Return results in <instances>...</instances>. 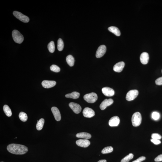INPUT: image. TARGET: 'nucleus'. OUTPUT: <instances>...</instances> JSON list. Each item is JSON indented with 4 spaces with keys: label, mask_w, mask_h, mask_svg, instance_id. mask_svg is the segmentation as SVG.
<instances>
[{
    "label": "nucleus",
    "mask_w": 162,
    "mask_h": 162,
    "mask_svg": "<svg viewBox=\"0 0 162 162\" xmlns=\"http://www.w3.org/2000/svg\"><path fill=\"white\" fill-rule=\"evenodd\" d=\"M120 123V119L118 116L113 117L110 119L109 121V125L111 127L117 126H118Z\"/></svg>",
    "instance_id": "obj_14"
},
{
    "label": "nucleus",
    "mask_w": 162,
    "mask_h": 162,
    "mask_svg": "<svg viewBox=\"0 0 162 162\" xmlns=\"http://www.w3.org/2000/svg\"><path fill=\"white\" fill-rule=\"evenodd\" d=\"M67 63L70 66H73L74 65L75 61L74 57L71 55H68L66 57Z\"/></svg>",
    "instance_id": "obj_21"
},
{
    "label": "nucleus",
    "mask_w": 162,
    "mask_h": 162,
    "mask_svg": "<svg viewBox=\"0 0 162 162\" xmlns=\"http://www.w3.org/2000/svg\"><path fill=\"white\" fill-rule=\"evenodd\" d=\"M45 123V120L43 118L40 119L37 123L36 127L38 130H41L42 129Z\"/></svg>",
    "instance_id": "obj_22"
},
{
    "label": "nucleus",
    "mask_w": 162,
    "mask_h": 162,
    "mask_svg": "<svg viewBox=\"0 0 162 162\" xmlns=\"http://www.w3.org/2000/svg\"><path fill=\"white\" fill-rule=\"evenodd\" d=\"M69 106L75 113L76 114L79 113L82 111V107L78 104L71 102L69 104Z\"/></svg>",
    "instance_id": "obj_8"
},
{
    "label": "nucleus",
    "mask_w": 162,
    "mask_h": 162,
    "mask_svg": "<svg viewBox=\"0 0 162 162\" xmlns=\"http://www.w3.org/2000/svg\"><path fill=\"white\" fill-rule=\"evenodd\" d=\"M106 51V47L105 45L100 46L97 49L96 53V56L97 58H100L103 56Z\"/></svg>",
    "instance_id": "obj_7"
},
{
    "label": "nucleus",
    "mask_w": 162,
    "mask_h": 162,
    "mask_svg": "<svg viewBox=\"0 0 162 162\" xmlns=\"http://www.w3.org/2000/svg\"><path fill=\"white\" fill-rule=\"evenodd\" d=\"M98 162H107V161L106 160H99Z\"/></svg>",
    "instance_id": "obj_36"
},
{
    "label": "nucleus",
    "mask_w": 162,
    "mask_h": 162,
    "mask_svg": "<svg viewBox=\"0 0 162 162\" xmlns=\"http://www.w3.org/2000/svg\"><path fill=\"white\" fill-rule=\"evenodd\" d=\"M155 83L157 85H162V77L158 78L155 80Z\"/></svg>",
    "instance_id": "obj_32"
},
{
    "label": "nucleus",
    "mask_w": 162,
    "mask_h": 162,
    "mask_svg": "<svg viewBox=\"0 0 162 162\" xmlns=\"http://www.w3.org/2000/svg\"><path fill=\"white\" fill-rule=\"evenodd\" d=\"M5 113L8 117H10L12 115V112L11 109L8 105H4L3 108Z\"/></svg>",
    "instance_id": "obj_23"
},
{
    "label": "nucleus",
    "mask_w": 162,
    "mask_h": 162,
    "mask_svg": "<svg viewBox=\"0 0 162 162\" xmlns=\"http://www.w3.org/2000/svg\"><path fill=\"white\" fill-rule=\"evenodd\" d=\"M151 141L154 144L158 145L161 143V142L159 140L154 139H151Z\"/></svg>",
    "instance_id": "obj_34"
},
{
    "label": "nucleus",
    "mask_w": 162,
    "mask_h": 162,
    "mask_svg": "<svg viewBox=\"0 0 162 162\" xmlns=\"http://www.w3.org/2000/svg\"><path fill=\"white\" fill-rule=\"evenodd\" d=\"M55 81L53 80H43L42 82V86L45 88H52L56 85Z\"/></svg>",
    "instance_id": "obj_13"
},
{
    "label": "nucleus",
    "mask_w": 162,
    "mask_h": 162,
    "mask_svg": "<svg viewBox=\"0 0 162 162\" xmlns=\"http://www.w3.org/2000/svg\"><path fill=\"white\" fill-rule=\"evenodd\" d=\"M140 60L143 64H147L149 60V55L148 53L146 52L142 53L140 56Z\"/></svg>",
    "instance_id": "obj_16"
},
{
    "label": "nucleus",
    "mask_w": 162,
    "mask_h": 162,
    "mask_svg": "<svg viewBox=\"0 0 162 162\" xmlns=\"http://www.w3.org/2000/svg\"><path fill=\"white\" fill-rule=\"evenodd\" d=\"M84 98L89 103H93L95 102L98 99V96L95 93H91L86 94L84 96Z\"/></svg>",
    "instance_id": "obj_4"
},
{
    "label": "nucleus",
    "mask_w": 162,
    "mask_h": 162,
    "mask_svg": "<svg viewBox=\"0 0 162 162\" xmlns=\"http://www.w3.org/2000/svg\"><path fill=\"white\" fill-rule=\"evenodd\" d=\"M102 93L105 96L108 97H112L115 94L114 90L108 87H104L102 88Z\"/></svg>",
    "instance_id": "obj_10"
},
{
    "label": "nucleus",
    "mask_w": 162,
    "mask_h": 162,
    "mask_svg": "<svg viewBox=\"0 0 162 162\" xmlns=\"http://www.w3.org/2000/svg\"><path fill=\"white\" fill-rule=\"evenodd\" d=\"M50 69L51 71L55 72H58L60 71V69L58 66L55 65H52L50 67Z\"/></svg>",
    "instance_id": "obj_29"
},
{
    "label": "nucleus",
    "mask_w": 162,
    "mask_h": 162,
    "mask_svg": "<svg viewBox=\"0 0 162 162\" xmlns=\"http://www.w3.org/2000/svg\"><path fill=\"white\" fill-rule=\"evenodd\" d=\"M76 144L78 146L83 147H87L91 144L90 142L86 139H79L76 141Z\"/></svg>",
    "instance_id": "obj_12"
},
{
    "label": "nucleus",
    "mask_w": 162,
    "mask_h": 162,
    "mask_svg": "<svg viewBox=\"0 0 162 162\" xmlns=\"http://www.w3.org/2000/svg\"><path fill=\"white\" fill-rule=\"evenodd\" d=\"M13 14L16 18L23 22L28 23L30 21L29 18L28 17L24 15L19 12L14 11L13 12Z\"/></svg>",
    "instance_id": "obj_5"
},
{
    "label": "nucleus",
    "mask_w": 162,
    "mask_h": 162,
    "mask_svg": "<svg viewBox=\"0 0 162 162\" xmlns=\"http://www.w3.org/2000/svg\"><path fill=\"white\" fill-rule=\"evenodd\" d=\"M142 121L141 114L139 112H136L133 115L131 118V122L133 126L137 127L140 126Z\"/></svg>",
    "instance_id": "obj_2"
},
{
    "label": "nucleus",
    "mask_w": 162,
    "mask_h": 162,
    "mask_svg": "<svg viewBox=\"0 0 162 162\" xmlns=\"http://www.w3.org/2000/svg\"><path fill=\"white\" fill-rule=\"evenodd\" d=\"M134 155L132 153H129V155L126 156L122 159L121 162H128L130 160L132 159L133 158Z\"/></svg>",
    "instance_id": "obj_28"
},
{
    "label": "nucleus",
    "mask_w": 162,
    "mask_h": 162,
    "mask_svg": "<svg viewBox=\"0 0 162 162\" xmlns=\"http://www.w3.org/2000/svg\"><path fill=\"white\" fill-rule=\"evenodd\" d=\"M108 30L111 33H113L117 36H120L121 34L120 30L117 27L111 26L108 28Z\"/></svg>",
    "instance_id": "obj_20"
},
{
    "label": "nucleus",
    "mask_w": 162,
    "mask_h": 162,
    "mask_svg": "<svg viewBox=\"0 0 162 162\" xmlns=\"http://www.w3.org/2000/svg\"><path fill=\"white\" fill-rule=\"evenodd\" d=\"M155 161L156 162H159L162 161V154L157 156L156 158L155 159Z\"/></svg>",
    "instance_id": "obj_35"
},
{
    "label": "nucleus",
    "mask_w": 162,
    "mask_h": 162,
    "mask_svg": "<svg viewBox=\"0 0 162 162\" xmlns=\"http://www.w3.org/2000/svg\"><path fill=\"white\" fill-rule=\"evenodd\" d=\"M145 159V157L144 156H142L140 157L139 158H137L136 160H134V161H133L132 162H141L144 161V160Z\"/></svg>",
    "instance_id": "obj_33"
},
{
    "label": "nucleus",
    "mask_w": 162,
    "mask_h": 162,
    "mask_svg": "<svg viewBox=\"0 0 162 162\" xmlns=\"http://www.w3.org/2000/svg\"><path fill=\"white\" fill-rule=\"evenodd\" d=\"M76 136L78 138H83L87 139L91 138V135L89 133L82 132L78 133L76 134Z\"/></svg>",
    "instance_id": "obj_18"
},
{
    "label": "nucleus",
    "mask_w": 162,
    "mask_h": 162,
    "mask_svg": "<svg viewBox=\"0 0 162 162\" xmlns=\"http://www.w3.org/2000/svg\"><path fill=\"white\" fill-rule=\"evenodd\" d=\"M80 94L77 92H73L66 95L65 97L68 98H72L76 99L80 97Z\"/></svg>",
    "instance_id": "obj_19"
},
{
    "label": "nucleus",
    "mask_w": 162,
    "mask_h": 162,
    "mask_svg": "<svg viewBox=\"0 0 162 162\" xmlns=\"http://www.w3.org/2000/svg\"><path fill=\"white\" fill-rule=\"evenodd\" d=\"M12 36L14 40L16 43L20 44L24 41L23 36L17 30H13L12 32Z\"/></svg>",
    "instance_id": "obj_3"
},
{
    "label": "nucleus",
    "mask_w": 162,
    "mask_h": 162,
    "mask_svg": "<svg viewBox=\"0 0 162 162\" xmlns=\"http://www.w3.org/2000/svg\"><path fill=\"white\" fill-rule=\"evenodd\" d=\"M51 110L56 120L59 121L61 119V116L59 110L56 107H53L51 108Z\"/></svg>",
    "instance_id": "obj_15"
},
{
    "label": "nucleus",
    "mask_w": 162,
    "mask_h": 162,
    "mask_svg": "<svg viewBox=\"0 0 162 162\" xmlns=\"http://www.w3.org/2000/svg\"><path fill=\"white\" fill-rule=\"evenodd\" d=\"M113 150V148L112 146H108L104 148L102 150V153L103 154H108L112 152Z\"/></svg>",
    "instance_id": "obj_26"
},
{
    "label": "nucleus",
    "mask_w": 162,
    "mask_h": 162,
    "mask_svg": "<svg viewBox=\"0 0 162 162\" xmlns=\"http://www.w3.org/2000/svg\"><path fill=\"white\" fill-rule=\"evenodd\" d=\"M113 102L114 101L112 99H105L101 103L100 108L101 110H103L106 109L107 107L112 105Z\"/></svg>",
    "instance_id": "obj_11"
},
{
    "label": "nucleus",
    "mask_w": 162,
    "mask_h": 162,
    "mask_svg": "<svg viewBox=\"0 0 162 162\" xmlns=\"http://www.w3.org/2000/svg\"></svg>",
    "instance_id": "obj_38"
},
{
    "label": "nucleus",
    "mask_w": 162,
    "mask_h": 162,
    "mask_svg": "<svg viewBox=\"0 0 162 162\" xmlns=\"http://www.w3.org/2000/svg\"><path fill=\"white\" fill-rule=\"evenodd\" d=\"M139 92L137 90H131L129 91L126 94V99L128 101H132L137 97Z\"/></svg>",
    "instance_id": "obj_6"
},
{
    "label": "nucleus",
    "mask_w": 162,
    "mask_h": 162,
    "mask_svg": "<svg viewBox=\"0 0 162 162\" xmlns=\"http://www.w3.org/2000/svg\"><path fill=\"white\" fill-rule=\"evenodd\" d=\"M83 114L84 117L89 118L94 117L95 115L94 111L91 108L88 107L84 109Z\"/></svg>",
    "instance_id": "obj_9"
},
{
    "label": "nucleus",
    "mask_w": 162,
    "mask_h": 162,
    "mask_svg": "<svg viewBox=\"0 0 162 162\" xmlns=\"http://www.w3.org/2000/svg\"><path fill=\"white\" fill-rule=\"evenodd\" d=\"M151 137L154 139L159 140L161 138V136L160 134L157 133L152 134L151 135Z\"/></svg>",
    "instance_id": "obj_30"
},
{
    "label": "nucleus",
    "mask_w": 162,
    "mask_h": 162,
    "mask_svg": "<svg viewBox=\"0 0 162 162\" xmlns=\"http://www.w3.org/2000/svg\"><path fill=\"white\" fill-rule=\"evenodd\" d=\"M8 151L11 153L16 155H23L28 152V148L23 145L12 143L7 147Z\"/></svg>",
    "instance_id": "obj_1"
},
{
    "label": "nucleus",
    "mask_w": 162,
    "mask_h": 162,
    "mask_svg": "<svg viewBox=\"0 0 162 162\" xmlns=\"http://www.w3.org/2000/svg\"><path fill=\"white\" fill-rule=\"evenodd\" d=\"M160 115L158 113L154 112L152 113V117L154 120H157L159 118Z\"/></svg>",
    "instance_id": "obj_31"
},
{
    "label": "nucleus",
    "mask_w": 162,
    "mask_h": 162,
    "mask_svg": "<svg viewBox=\"0 0 162 162\" xmlns=\"http://www.w3.org/2000/svg\"></svg>",
    "instance_id": "obj_37"
},
{
    "label": "nucleus",
    "mask_w": 162,
    "mask_h": 162,
    "mask_svg": "<svg viewBox=\"0 0 162 162\" xmlns=\"http://www.w3.org/2000/svg\"><path fill=\"white\" fill-rule=\"evenodd\" d=\"M125 63L123 62H120L116 63L114 66L113 69L117 72H120L123 70L125 66Z\"/></svg>",
    "instance_id": "obj_17"
},
{
    "label": "nucleus",
    "mask_w": 162,
    "mask_h": 162,
    "mask_svg": "<svg viewBox=\"0 0 162 162\" xmlns=\"http://www.w3.org/2000/svg\"><path fill=\"white\" fill-rule=\"evenodd\" d=\"M19 117L20 120L24 122L26 121L28 119V117L27 114L23 112L20 113Z\"/></svg>",
    "instance_id": "obj_25"
},
{
    "label": "nucleus",
    "mask_w": 162,
    "mask_h": 162,
    "mask_svg": "<svg viewBox=\"0 0 162 162\" xmlns=\"http://www.w3.org/2000/svg\"><path fill=\"white\" fill-rule=\"evenodd\" d=\"M48 48L49 51L50 53L54 52L55 51V46L54 42L53 41H51L48 44Z\"/></svg>",
    "instance_id": "obj_27"
},
{
    "label": "nucleus",
    "mask_w": 162,
    "mask_h": 162,
    "mask_svg": "<svg viewBox=\"0 0 162 162\" xmlns=\"http://www.w3.org/2000/svg\"><path fill=\"white\" fill-rule=\"evenodd\" d=\"M64 44L63 41L60 39H59L57 41V49L59 51H61L64 48Z\"/></svg>",
    "instance_id": "obj_24"
}]
</instances>
